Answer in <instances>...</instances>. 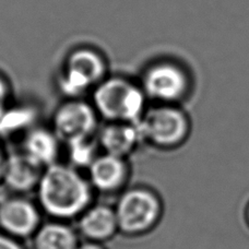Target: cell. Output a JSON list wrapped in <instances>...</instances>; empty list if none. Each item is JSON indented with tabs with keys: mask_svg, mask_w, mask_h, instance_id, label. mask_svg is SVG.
Instances as JSON below:
<instances>
[{
	"mask_svg": "<svg viewBox=\"0 0 249 249\" xmlns=\"http://www.w3.org/2000/svg\"><path fill=\"white\" fill-rule=\"evenodd\" d=\"M36 189L39 207L58 221L79 217L93 199L90 180L78 168L57 162L44 168Z\"/></svg>",
	"mask_w": 249,
	"mask_h": 249,
	"instance_id": "1",
	"label": "cell"
},
{
	"mask_svg": "<svg viewBox=\"0 0 249 249\" xmlns=\"http://www.w3.org/2000/svg\"><path fill=\"white\" fill-rule=\"evenodd\" d=\"M148 102L141 86L127 79L110 78L95 87L92 105L105 121L136 124L149 107Z\"/></svg>",
	"mask_w": 249,
	"mask_h": 249,
	"instance_id": "2",
	"label": "cell"
},
{
	"mask_svg": "<svg viewBox=\"0 0 249 249\" xmlns=\"http://www.w3.org/2000/svg\"><path fill=\"white\" fill-rule=\"evenodd\" d=\"M143 143L160 150L181 146L189 138L190 118L179 105L154 104L137 123Z\"/></svg>",
	"mask_w": 249,
	"mask_h": 249,
	"instance_id": "3",
	"label": "cell"
},
{
	"mask_svg": "<svg viewBox=\"0 0 249 249\" xmlns=\"http://www.w3.org/2000/svg\"><path fill=\"white\" fill-rule=\"evenodd\" d=\"M114 208L119 232L127 236H141L151 232L163 215L161 198L148 187L124 190Z\"/></svg>",
	"mask_w": 249,
	"mask_h": 249,
	"instance_id": "4",
	"label": "cell"
},
{
	"mask_svg": "<svg viewBox=\"0 0 249 249\" xmlns=\"http://www.w3.org/2000/svg\"><path fill=\"white\" fill-rule=\"evenodd\" d=\"M140 86L148 100L154 104L179 105L190 91L188 75L170 62H161L149 68Z\"/></svg>",
	"mask_w": 249,
	"mask_h": 249,
	"instance_id": "5",
	"label": "cell"
},
{
	"mask_svg": "<svg viewBox=\"0 0 249 249\" xmlns=\"http://www.w3.org/2000/svg\"><path fill=\"white\" fill-rule=\"evenodd\" d=\"M97 116L93 105L79 97L70 99L57 107L53 116V130L65 143L92 137L97 127Z\"/></svg>",
	"mask_w": 249,
	"mask_h": 249,
	"instance_id": "6",
	"label": "cell"
},
{
	"mask_svg": "<svg viewBox=\"0 0 249 249\" xmlns=\"http://www.w3.org/2000/svg\"><path fill=\"white\" fill-rule=\"evenodd\" d=\"M103 72V62L99 56L87 51L74 53L59 81L60 91L69 99H77L91 87L97 86Z\"/></svg>",
	"mask_w": 249,
	"mask_h": 249,
	"instance_id": "7",
	"label": "cell"
},
{
	"mask_svg": "<svg viewBox=\"0 0 249 249\" xmlns=\"http://www.w3.org/2000/svg\"><path fill=\"white\" fill-rule=\"evenodd\" d=\"M41 226V214L30 200L18 197L0 202V229L2 233L17 239L34 235Z\"/></svg>",
	"mask_w": 249,
	"mask_h": 249,
	"instance_id": "8",
	"label": "cell"
},
{
	"mask_svg": "<svg viewBox=\"0 0 249 249\" xmlns=\"http://www.w3.org/2000/svg\"><path fill=\"white\" fill-rule=\"evenodd\" d=\"M89 170V180L93 189L103 194H114L128 183L130 167L127 159L103 153L97 155Z\"/></svg>",
	"mask_w": 249,
	"mask_h": 249,
	"instance_id": "9",
	"label": "cell"
},
{
	"mask_svg": "<svg viewBox=\"0 0 249 249\" xmlns=\"http://www.w3.org/2000/svg\"><path fill=\"white\" fill-rule=\"evenodd\" d=\"M78 219V231L87 241L103 243L119 232L115 208L107 204H91Z\"/></svg>",
	"mask_w": 249,
	"mask_h": 249,
	"instance_id": "10",
	"label": "cell"
},
{
	"mask_svg": "<svg viewBox=\"0 0 249 249\" xmlns=\"http://www.w3.org/2000/svg\"><path fill=\"white\" fill-rule=\"evenodd\" d=\"M143 143L137 123L108 122L102 128L99 144L104 153L128 159Z\"/></svg>",
	"mask_w": 249,
	"mask_h": 249,
	"instance_id": "11",
	"label": "cell"
},
{
	"mask_svg": "<svg viewBox=\"0 0 249 249\" xmlns=\"http://www.w3.org/2000/svg\"><path fill=\"white\" fill-rule=\"evenodd\" d=\"M43 170L22 152L12 153L6 157L1 179L17 194L29 193L37 187Z\"/></svg>",
	"mask_w": 249,
	"mask_h": 249,
	"instance_id": "12",
	"label": "cell"
},
{
	"mask_svg": "<svg viewBox=\"0 0 249 249\" xmlns=\"http://www.w3.org/2000/svg\"><path fill=\"white\" fill-rule=\"evenodd\" d=\"M59 141L54 130L34 128L24 137L22 153L39 167L45 168L57 162Z\"/></svg>",
	"mask_w": 249,
	"mask_h": 249,
	"instance_id": "13",
	"label": "cell"
},
{
	"mask_svg": "<svg viewBox=\"0 0 249 249\" xmlns=\"http://www.w3.org/2000/svg\"><path fill=\"white\" fill-rule=\"evenodd\" d=\"M34 249H77L78 234L65 221H52L39 226L33 235Z\"/></svg>",
	"mask_w": 249,
	"mask_h": 249,
	"instance_id": "14",
	"label": "cell"
},
{
	"mask_svg": "<svg viewBox=\"0 0 249 249\" xmlns=\"http://www.w3.org/2000/svg\"><path fill=\"white\" fill-rule=\"evenodd\" d=\"M92 137L67 142L68 145V158L70 165L75 168H88L97 157L96 143L91 139Z\"/></svg>",
	"mask_w": 249,
	"mask_h": 249,
	"instance_id": "15",
	"label": "cell"
},
{
	"mask_svg": "<svg viewBox=\"0 0 249 249\" xmlns=\"http://www.w3.org/2000/svg\"><path fill=\"white\" fill-rule=\"evenodd\" d=\"M0 249H23V247L20 245L17 238L0 233Z\"/></svg>",
	"mask_w": 249,
	"mask_h": 249,
	"instance_id": "16",
	"label": "cell"
},
{
	"mask_svg": "<svg viewBox=\"0 0 249 249\" xmlns=\"http://www.w3.org/2000/svg\"><path fill=\"white\" fill-rule=\"evenodd\" d=\"M8 99V90L4 82L0 79V117L3 113V107L4 104H6V101Z\"/></svg>",
	"mask_w": 249,
	"mask_h": 249,
	"instance_id": "17",
	"label": "cell"
},
{
	"mask_svg": "<svg viewBox=\"0 0 249 249\" xmlns=\"http://www.w3.org/2000/svg\"><path fill=\"white\" fill-rule=\"evenodd\" d=\"M77 249H106V248L102 246L101 243L87 241L86 243L79 244Z\"/></svg>",
	"mask_w": 249,
	"mask_h": 249,
	"instance_id": "18",
	"label": "cell"
},
{
	"mask_svg": "<svg viewBox=\"0 0 249 249\" xmlns=\"http://www.w3.org/2000/svg\"><path fill=\"white\" fill-rule=\"evenodd\" d=\"M4 161H6V157H3L2 153H1V151H0V179H1V177H2Z\"/></svg>",
	"mask_w": 249,
	"mask_h": 249,
	"instance_id": "19",
	"label": "cell"
},
{
	"mask_svg": "<svg viewBox=\"0 0 249 249\" xmlns=\"http://www.w3.org/2000/svg\"><path fill=\"white\" fill-rule=\"evenodd\" d=\"M246 220H247V223L249 224V203H248L247 209H246Z\"/></svg>",
	"mask_w": 249,
	"mask_h": 249,
	"instance_id": "20",
	"label": "cell"
}]
</instances>
